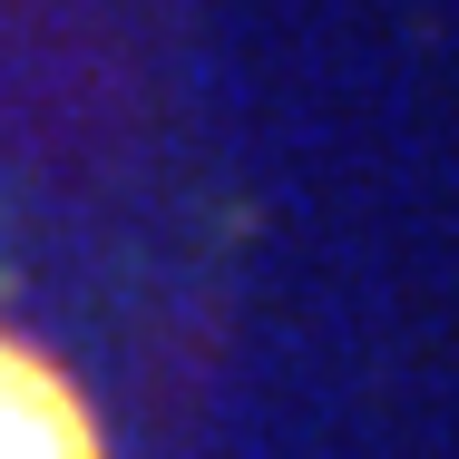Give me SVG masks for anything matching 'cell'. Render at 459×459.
Here are the masks:
<instances>
[{
  "label": "cell",
  "mask_w": 459,
  "mask_h": 459,
  "mask_svg": "<svg viewBox=\"0 0 459 459\" xmlns=\"http://www.w3.org/2000/svg\"><path fill=\"white\" fill-rule=\"evenodd\" d=\"M0 459H98L79 391L10 333H0Z\"/></svg>",
  "instance_id": "1"
}]
</instances>
